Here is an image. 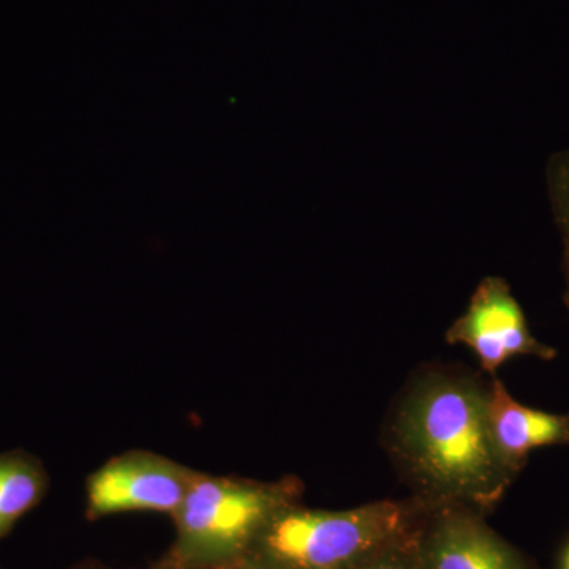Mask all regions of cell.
Segmentation results:
<instances>
[{
	"label": "cell",
	"instance_id": "obj_1",
	"mask_svg": "<svg viewBox=\"0 0 569 569\" xmlns=\"http://www.w3.org/2000/svg\"><path fill=\"white\" fill-rule=\"evenodd\" d=\"M392 451L417 498L432 507L482 515L516 477L490 436L488 388L456 373H430L410 389L392 422Z\"/></svg>",
	"mask_w": 569,
	"mask_h": 569
},
{
	"label": "cell",
	"instance_id": "obj_2",
	"mask_svg": "<svg viewBox=\"0 0 569 569\" xmlns=\"http://www.w3.org/2000/svg\"><path fill=\"white\" fill-rule=\"evenodd\" d=\"M430 507L417 497L342 511L293 505L272 520L253 552L284 569H359L413 542Z\"/></svg>",
	"mask_w": 569,
	"mask_h": 569
},
{
	"label": "cell",
	"instance_id": "obj_3",
	"mask_svg": "<svg viewBox=\"0 0 569 569\" xmlns=\"http://www.w3.org/2000/svg\"><path fill=\"white\" fill-rule=\"evenodd\" d=\"M299 479L257 481L201 471L173 515L167 550L181 569H216L252 553L272 520L301 501Z\"/></svg>",
	"mask_w": 569,
	"mask_h": 569
},
{
	"label": "cell",
	"instance_id": "obj_4",
	"mask_svg": "<svg viewBox=\"0 0 569 569\" xmlns=\"http://www.w3.org/2000/svg\"><path fill=\"white\" fill-rule=\"evenodd\" d=\"M200 473L146 449L122 452L86 479V519L130 512H156L173 518Z\"/></svg>",
	"mask_w": 569,
	"mask_h": 569
},
{
	"label": "cell",
	"instance_id": "obj_5",
	"mask_svg": "<svg viewBox=\"0 0 569 569\" xmlns=\"http://www.w3.org/2000/svg\"><path fill=\"white\" fill-rule=\"evenodd\" d=\"M447 339L470 348L490 373L516 356H556V350L531 336L519 302L498 277H488L478 284L466 312L449 328Z\"/></svg>",
	"mask_w": 569,
	"mask_h": 569
},
{
	"label": "cell",
	"instance_id": "obj_6",
	"mask_svg": "<svg viewBox=\"0 0 569 569\" xmlns=\"http://www.w3.org/2000/svg\"><path fill=\"white\" fill-rule=\"evenodd\" d=\"M417 552L421 569H533L481 512L458 505L430 507Z\"/></svg>",
	"mask_w": 569,
	"mask_h": 569
},
{
	"label": "cell",
	"instance_id": "obj_7",
	"mask_svg": "<svg viewBox=\"0 0 569 569\" xmlns=\"http://www.w3.org/2000/svg\"><path fill=\"white\" fill-rule=\"evenodd\" d=\"M488 421L498 455L516 475L535 449L569 443V415L522 406L498 378L488 388Z\"/></svg>",
	"mask_w": 569,
	"mask_h": 569
},
{
	"label": "cell",
	"instance_id": "obj_8",
	"mask_svg": "<svg viewBox=\"0 0 569 569\" xmlns=\"http://www.w3.org/2000/svg\"><path fill=\"white\" fill-rule=\"evenodd\" d=\"M50 490V475L36 456L14 449L0 455V541Z\"/></svg>",
	"mask_w": 569,
	"mask_h": 569
},
{
	"label": "cell",
	"instance_id": "obj_9",
	"mask_svg": "<svg viewBox=\"0 0 569 569\" xmlns=\"http://www.w3.org/2000/svg\"><path fill=\"white\" fill-rule=\"evenodd\" d=\"M548 174L553 216L563 239L565 252H569V151L550 160Z\"/></svg>",
	"mask_w": 569,
	"mask_h": 569
},
{
	"label": "cell",
	"instance_id": "obj_10",
	"mask_svg": "<svg viewBox=\"0 0 569 569\" xmlns=\"http://www.w3.org/2000/svg\"><path fill=\"white\" fill-rule=\"evenodd\" d=\"M417 542L418 538L410 545L391 550L387 556L370 561L359 569H421L419 568Z\"/></svg>",
	"mask_w": 569,
	"mask_h": 569
},
{
	"label": "cell",
	"instance_id": "obj_11",
	"mask_svg": "<svg viewBox=\"0 0 569 569\" xmlns=\"http://www.w3.org/2000/svg\"><path fill=\"white\" fill-rule=\"evenodd\" d=\"M216 569H284L276 561L266 559L260 553L252 552L249 556L242 557L241 560L233 561V563L224 565V567Z\"/></svg>",
	"mask_w": 569,
	"mask_h": 569
},
{
	"label": "cell",
	"instance_id": "obj_12",
	"mask_svg": "<svg viewBox=\"0 0 569 569\" xmlns=\"http://www.w3.org/2000/svg\"><path fill=\"white\" fill-rule=\"evenodd\" d=\"M148 569H181L176 565V561L171 559L170 553H163L159 560L153 561L151 567Z\"/></svg>",
	"mask_w": 569,
	"mask_h": 569
},
{
	"label": "cell",
	"instance_id": "obj_13",
	"mask_svg": "<svg viewBox=\"0 0 569 569\" xmlns=\"http://www.w3.org/2000/svg\"><path fill=\"white\" fill-rule=\"evenodd\" d=\"M71 569H108V568L103 567V565L99 563V561L84 560V561H81V563H78L77 567H73Z\"/></svg>",
	"mask_w": 569,
	"mask_h": 569
},
{
	"label": "cell",
	"instance_id": "obj_14",
	"mask_svg": "<svg viewBox=\"0 0 569 569\" xmlns=\"http://www.w3.org/2000/svg\"><path fill=\"white\" fill-rule=\"evenodd\" d=\"M565 277H567V293H565V298H567L569 307V252H565Z\"/></svg>",
	"mask_w": 569,
	"mask_h": 569
},
{
	"label": "cell",
	"instance_id": "obj_15",
	"mask_svg": "<svg viewBox=\"0 0 569 569\" xmlns=\"http://www.w3.org/2000/svg\"><path fill=\"white\" fill-rule=\"evenodd\" d=\"M561 569H569V545L565 549L563 557H561Z\"/></svg>",
	"mask_w": 569,
	"mask_h": 569
}]
</instances>
